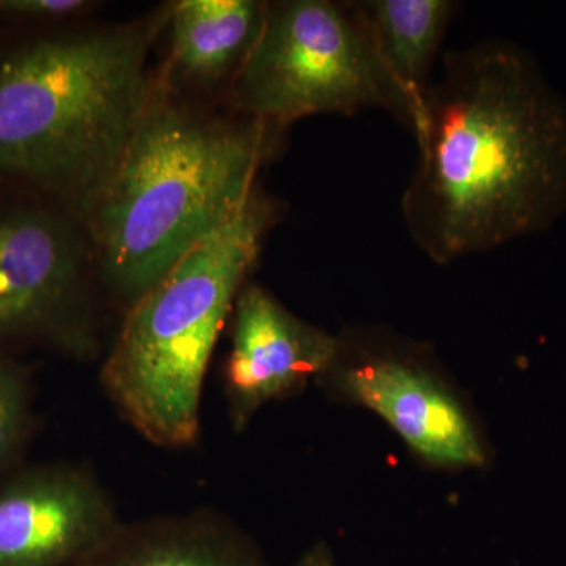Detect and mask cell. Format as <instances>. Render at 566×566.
I'll return each mask as SVG.
<instances>
[{
    "instance_id": "obj_12",
    "label": "cell",
    "mask_w": 566,
    "mask_h": 566,
    "mask_svg": "<svg viewBox=\"0 0 566 566\" xmlns=\"http://www.w3.org/2000/svg\"><path fill=\"white\" fill-rule=\"evenodd\" d=\"M268 3L256 0H181L174 7L172 61L186 80H234L262 33Z\"/></svg>"
},
{
    "instance_id": "obj_6",
    "label": "cell",
    "mask_w": 566,
    "mask_h": 566,
    "mask_svg": "<svg viewBox=\"0 0 566 566\" xmlns=\"http://www.w3.org/2000/svg\"><path fill=\"white\" fill-rule=\"evenodd\" d=\"M340 403L365 409L433 471H482L493 449L474 406L427 345L381 329L340 335L316 381Z\"/></svg>"
},
{
    "instance_id": "obj_9",
    "label": "cell",
    "mask_w": 566,
    "mask_h": 566,
    "mask_svg": "<svg viewBox=\"0 0 566 566\" xmlns=\"http://www.w3.org/2000/svg\"><path fill=\"white\" fill-rule=\"evenodd\" d=\"M84 251L66 223L44 212L0 219V333L48 318L80 286Z\"/></svg>"
},
{
    "instance_id": "obj_2",
    "label": "cell",
    "mask_w": 566,
    "mask_h": 566,
    "mask_svg": "<svg viewBox=\"0 0 566 566\" xmlns=\"http://www.w3.org/2000/svg\"><path fill=\"white\" fill-rule=\"evenodd\" d=\"M282 129L208 117L153 88L87 214L107 283L136 303L255 191Z\"/></svg>"
},
{
    "instance_id": "obj_3",
    "label": "cell",
    "mask_w": 566,
    "mask_h": 566,
    "mask_svg": "<svg viewBox=\"0 0 566 566\" xmlns=\"http://www.w3.org/2000/svg\"><path fill=\"white\" fill-rule=\"evenodd\" d=\"M155 32L148 22L44 40L0 63V169L88 212L150 99Z\"/></svg>"
},
{
    "instance_id": "obj_11",
    "label": "cell",
    "mask_w": 566,
    "mask_h": 566,
    "mask_svg": "<svg viewBox=\"0 0 566 566\" xmlns=\"http://www.w3.org/2000/svg\"><path fill=\"white\" fill-rule=\"evenodd\" d=\"M81 566H268L251 536L212 515L122 526Z\"/></svg>"
},
{
    "instance_id": "obj_15",
    "label": "cell",
    "mask_w": 566,
    "mask_h": 566,
    "mask_svg": "<svg viewBox=\"0 0 566 566\" xmlns=\"http://www.w3.org/2000/svg\"><path fill=\"white\" fill-rule=\"evenodd\" d=\"M290 566H340L327 543L318 542L305 549Z\"/></svg>"
},
{
    "instance_id": "obj_5",
    "label": "cell",
    "mask_w": 566,
    "mask_h": 566,
    "mask_svg": "<svg viewBox=\"0 0 566 566\" xmlns=\"http://www.w3.org/2000/svg\"><path fill=\"white\" fill-rule=\"evenodd\" d=\"M245 118L283 129L308 115L400 106L382 76L354 2L268 3L262 33L232 81Z\"/></svg>"
},
{
    "instance_id": "obj_4",
    "label": "cell",
    "mask_w": 566,
    "mask_h": 566,
    "mask_svg": "<svg viewBox=\"0 0 566 566\" xmlns=\"http://www.w3.org/2000/svg\"><path fill=\"white\" fill-rule=\"evenodd\" d=\"M277 211L255 189L222 229L132 304L102 381L123 419L151 444L185 449L199 439L208 364Z\"/></svg>"
},
{
    "instance_id": "obj_14",
    "label": "cell",
    "mask_w": 566,
    "mask_h": 566,
    "mask_svg": "<svg viewBox=\"0 0 566 566\" xmlns=\"http://www.w3.org/2000/svg\"><path fill=\"white\" fill-rule=\"evenodd\" d=\"M91 9L85 0H0L2 13L22 18H66Z\"/></svg>"
},
{
    "instance_id": "obj_13",
    "label": "cell",
    "mask_w": 566,
    "mask_h": 566,
    "mask_svg": "<svg viewBox=\"0 0 566 566\" xmlns=\"http://www.w3.org/2000/svg\"><path fill=\"white\" fill-rule=\"evenodd\" d=\"M29 415L28 385L20 368L0 360V463L13 452Z\"/></svg>"
},
{
    "instance_id": "obj_1",
    "label": "cell",
    "mask_w": 566,
    "mask_h": 566,
    "mask_svg": "<svg viewBox=\"0 0 566 566\" xmlns=\"http://www.w3.org/2000/svg\"><path fill=\"white\" fill-rule=\"evenodd\" d=\"M415 134L401 212L434 263L543 232L566 211V99L516 44L446 52Z\"/></svg>"
},
{
    "instance_id": "obj_10",
    "label": "cell",
    "mask_w": 566,
    "mask_h": 566,
    "mask_svg": "<svg viewBox=\"0 0 566 566\" xmlns=\"http://www.w3.org/2000/svg\"><path fill=\"white\" fill-rule=\"evenodd\" d=\"M354 6L382 76L400 106V120L415 133L455 3L449 0H363Z\"/></svg>"
},
{
    "instance_id": "obj_8",
    "label": "cell",
    "mask_w": 566,
    "mask_h": 566,
    "mask_svg": "<svg viewBox=\"0 0 566 566\" xmlns=\"http://www.w3.org/2000/svg\"><path fill=\"white\" fill-rule=\"evenodd\" d=\"M120 527L87 472L35 471L0 493V566H81Z\"/></svg>"
},
{
    "instance_id": "obj_7",
    "label": "cell",
    "mask_w": 566,
    "mask_h": 566,
    "mask_svg": "<svg viewBox=\"0 0 566 566\" xmlns=\"http://www.w3.org/2000/svg\"><path fill=\"white\" fill-rule=\"evenodd\" d=\"M232 316L226 397L241 431L264 406L318 381L337 356L340 335L304 322L255 283L244 286Z\"/></svg>"
}]
</instances>
